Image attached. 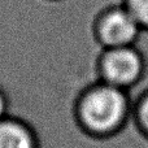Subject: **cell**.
Listing matches in <instances>:
<instances>
[{
    "mask_svg": "<svg viewBox=\"0 0 148 148\" xmlns=\"http://www.w3.org/2000/svg\"><path fill=\"white\" fill-rule=\"evenodd\" d=\"M9 116V105H8L7 96L4 95V92L0 90V121L3 118Z\"/></svg>",
    "mask_w": 148,
    "mask_h": 148,
    "instance_id": "7",
    "label": "cell"
},
{
    "mask_svg": "<svg viewBox=\"0 0 148 148\" xmlns=\"http://www.w3.org/2000/svg\"><path fill=\"white\" fill-rule=\"evenodd\" d=\"M147 72V61L138 46L100 49L95 60L96 79L130 92Z\"/></svg>",
    "mask_w": 148,
    "mask_h": 148,
    "instance_id": "2",
    "label": "cell"
},
{
    "mask_svg": "<svg viewBox=\"0 0 148 148\" xmlns=\"http://www.w3.org/2000/svg\"><path fill=\"white\" fill-rule=\"evenodd\" d=\"M122 4L135 17L142 30L148 31V0H122Z\"/></svg>",
    "mask_w": 148,
    "mask_h": 148,
    "instance_id": "6",
    "label": "cell"
},
{
    "mask_svg": "<svg viewBox=\"0 0 148 148\" xmlns=\"http://www.w3.org/2000/svg\"><path fill=\"white\" fill-rule=\"evenodd\" d=\"M130 92L101 81L88 82L74 103L77 127L90 140H107L117 136L131 121Z\"/></svg>",
    "mask_w": 148,
    "mask_h": 148,
    "instance_id": "1",
    "label": "cell"
},
{
    "mask_svg": "<svg viewBox=\"0 0 148 148\" xmlns=\"http://www.w3.org/2000/svg\"><path fill=\"white\" fill-rule=\"evenodd\" d=\"M131 121L138 133L148 140V88L142 91L135 100H133Z\"/></svg>",
    "mask_w": 148,
    "mask_h": 148,
    "instance_id": "5",
    "label": "cell"
},
{
    "mask_svg": "<svg viewBox=\"0 0 148 148\" xmlns=\"http://www.w3.org/2000/svg\"><path fill=\"white\" fill-rule=\"evenodd\" d=\"M142 33L138 21L122 3L103 8L91 22V36L100 49L136 46Z\"/></svg>",
    "mask_w": 148,
    "mask_h": 148,
    "instance_id": "3",
    "label": "cell"
},
{
    "mask_svg": "<svg viewBox=\"0 0 148 148\" xmlns=\"http://www.w3.org/2000/svg\"><path fill=\"white\" fill-rule=\"evenodd\" d=\"M0 148H38V143L27 125L5 117L0 121Z\"/></svg>",
    "mask_w": 148,
    "mask_h": 148,
    "instance_id": "4",
    "label": "cell"
}]
</instances>
